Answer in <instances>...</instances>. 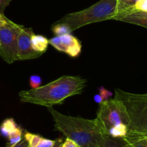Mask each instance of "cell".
<instances>
[{
	"instance_id": "cell-1",
	"label": "cell",
	"mask_w": 147,
	"mask_h": 147,
	"mask_svg": "<svg viewBox=\"0 0 147 147\" xmlns=\"http://www.w3.org/2000/svg\"><path fill=\"white\" fill-rule=\"evenodd\" d=\"M87 80L80 76H63L46 85L19 92L21 102L46 107L60 105L66 99L81 94Z\"/></svg>"
},
{
	"instance_id": "cell-2",
	"label": "cell",
	"mask_w": 147,
	"mask_h": 147,
	"mask_svg": "<svg viewBox=\"0 0 147 147\" xmlns=\"http://www.w3.org/2000/svg\"><path fill=\"white\" fill-rule=\"evenodd\" d=\"M54 121L56 130L72 140L79 147H102L106 136L97 118L85 119L66 115L53 107H48Z\"/></svg>"
},
{
	"instance_id": "cell-3",
	"label": "cell",
	"mask_w": 147,
	"mask_h": 147,
	"mask_svg": "<svg viewBox=\"0 0 147 147\" xmlns=\"http://www.w3.org/2000/svg\"><path fill=\"white\" fill-rule=\"evenodd\" d=\"M123 11L119 0H100L87 9L67 14L57 22L68 25L73 32L90 24L113 20Z\"/></svg>"
},
{
	"instance_id": "cell-4",
	"label": "cell",
	"mask_w": 147,
	"mask_h": 147,
	"mask_svg": "<svg viewBox=\"0 0 147 147\" xmlns=\"http://www.w3.org/2000/svg\"><path fill=\"white\" fill-rule=\"evenodd\" d=\"M122 104L128 118V131L147 134V100L140 94L127 92L116 88L115 97Z\"/></svg>"
},
{
	"instance_id": "cell-5",
	"label": "cell",
	"mask_w": 147,
	"mask_h": 147,
	"mask_svg": "<svg viewBox=\"0 0 147 147\" xmlns=\"http://www.w3.org/2000/svg\"><path fill=\"white\" fill-rule=\"evenodd\" d=\"M96 118L105 136H107L108 131L114 127L122 124L128 126L126 113L122 104L115 98L105 100L100 103Z\"/></svg>"
},
{
	"instance_id": "cell-6",
	"label": "cell",
	"mask_w": 147,
	"mask_h": 147,
	"mask_svg": "<svg viewBox=\"0 0 147 147\" xmlns=\"http://www.w3.org/2000/svg\"><path fill=\"white\" fill-rule=\"evenodd\" d=\"M15 24L8 20L0 26V56L9 64L18 61V34Z\"/></svg>"
},
{
	"instance_id": "cell-7",
	"label": "cell",
	"mask_w": 147,
	"mask_h": 147,
	"mask_svg": "<svg viewBox=\"0 0 147 147\" xmlns=\"http://www.w3.org/2000/svg\"><path fill=\"white\" fill-rule=\"evenodd\" d=\"M18 34V61H25L39 58L42 53L36 52L32 47L31 39L34 35L32 28H27L15 24Z\"/></svg>"
},
{
	"instance_id": "cell-8",
	"label": "cell",
	"mask_w": 147,
	"mask_h": 147,
	"mask_svg": "<svg viewBox=\"0 0 147 147\" xmlns=\"http://www.w3.org/2000/svg\"><path fill=\"white\" fill-rule=\"evenodd\" d=\"M49 44L59 51L73 58L77 57L82 51L81 42L71 34L53 37L49 39Z\"/></svg>"
},
{
	"instance_id": "cell-9",
	"label": "cell",
	"mask_w": 147,
	"mask_h": 147,
	"mask_svg": "<svg viewBox=\"0 0 147 147\" xmlns=\"http://www.w3.org/2000/svg\"><path fill=\"white\" fill-rule=\"evenodd\" d=\"M113 20L147 28V12L136 9L133 7L118 14Z\"/></svg>"
},
{
	"instance_id": "cell-10",
	"label": "cell",
	"mask_w": 147,
	"mask_h": 147,
	"mask_svg": "<svg viewBox=\"0 0 147 147\" xmlns=\"http://www.w3.org/2000/svg\"><path fill=\"white\" fill-rule=\"evenodd\" d=\"M126 147H147V134L129 132L121 139Z\"/></svg>"
},
{
	"instance_id": "cell-11",
	"label": "cell",
	"mask_w": 147,
	"mask_h": 147,
	"mask_svg": "<svg viewBox=\"0 0 147 147\" xmlns=\"http://www.w3.org/2000/svg\"><path fill=\"white\" fill-rule=\"evenodd\" d=\"M31 43H32V49L35 51L43 54L47 50L49 45V40L43 35L34 34L32 36Z\"/></svg>"
},
{
	"instance_id": "cell-12",
	"label": "cell",
	"mask_w": 147,
	"mask_h": 147,
	"mask_svg": "<svg viewBox=\"0 0 147 147\" xmlns=\"http://www.w3.org/2000/svg\"><path fill=\"white\" fill-rule=\"evenodd\" d=\"M18 127L13 118H7L3 121L0 126V133L2 136L8 138Z\"/></svg>"
},
{
	"instance_id": "cell-13",
	"label": "cell",
	"mask_w": 147,
	"mask_h": 147,
	"mask_svg": "<svg viewBox=\"0 0 147 147\" xmlns=\"http://www.w3.org/2000/svg\"><path fill=\"white\" fill-rule=\"evenodd\" d=\"M51 30L52 31H53V33L56 35V36L71 34V32H72L68 25L57 22H56L53 25H52Z\"/></svg>"
},
{
	"instance_id": "cell-14",
	"label": "cell",
	"mask_w": 147,
	"mask_h": 147,
	"mask_svg": "<svg viewBox=\"0 0 147 147\" xmlns=\"http://www.w3.org/2000/svg\"><path fill=\"white\" fill-rule=\"evenodd\" d=\"M102 147H126V146L124 145L122 140H121V141H120V139H118V138H112V137L106 136L104 138Z\"/></svg>"
},
{
	"instance_id": "cell-15",
	"label": "cell",
	"mask_w": 147,
	"mask_h": 147,
	"mask_svg": "<svg viewBox=\"0 0 147 147\" xmlns=\"http://www.w3.org/2000/svg\"><path fill=\"white\" fill-rule=\"evenodd\" d=\"M24 137L23 133H22V130L20 127H18L9 137V145L10 146H15L17 144L20 142L22 138Z\"/></svg>"
},
{
	"instance_id": "cell-16",
	"label": "cell",
	"mask_w": 147,
	"mask_h": 147,
	"mask_svg": "<svg viewBox=\"0 0 147 147\" xmlns=\"http://www.w3.org/2000/svg\"><path fill=\"white\" fill-rule=\"evenodd\" d=\"M41 84V78L39 76H32L30 78V85L32 89H36L40 87Z\"/></svg>"
},
{
	"instance_id": "cell-17",
	"label": "cell",
	"mask_w": 147,
	"mask_h": 147,
	"mask_svg": "<svg viewBox=\"0 0 147 147\" xmlns=\"http://www.w3.org/2000/svg\"><path fill=\"white\" fill-rule=\"evenodd\" d=\"M13 0H0V15H4L5 9Z\"/></svg>"
},
{
	"instance_id": "cell-18",
	"label": "cell",
	"mask_w": 147,
	"mask_h": 147,
	"mask_svg": "<svg viewBox=\"0 0 147 147\" xmlns=\"http://www.w3.org/2000/svg\"><path fill=\"white\" fill-rule=\"evenodd\" d=\"M61 147H79V146L74 141L66 138V141L63 143Z\"/></svg>"
},
{
	"instance_id": "cell-19",
	"label": "cell",
	"mask_w": 147,
	"mask_h": 147,
	"mask_svg": "<svg viewBox=\"0 0 147 147\" xmlns=\"http://www.w3.org/2000/svg\"><path fill=\"white\" fill-rule=\"evenodd\" d=\"M100 95H101V97H102L103 100H107V97H109L110 96L112 95V94L110 92H108L107 90H105L103 87H102L101 88V91H100Z\"/></svg>"
},
{
	"instance_id": "cell-20",
	"label": "cell",
	"mask_w": 147,
	"mask_h": 147,
	"mask_svg": "<svg viewBox=\"0 0 147 147\" xmlns=\"http://www.w3.org/2000/svg\"><path fill=\"white\" fill-rule=\"evenodd\" d=\"M13 147H29V145H28V143L27 141V140L23 137L22 139L18 144L14 146Z\"/></svg>"
},
{
	"instance_id": "cell-21",
	"label": "cell",
	"mask_w": 147,
	"mask_h": 147,
	"mask_svg": "<svg viewBox=\"0 0 147 147\" xmlns=\"http://www.w3.org/2000/svg\"><path fill=\"white\" fill-rule=\"evenodd\" d=\"M121 2L125 4V5L128 7H132L138 2V0H120Z\"/></svg>"
},
{
	"instance_id": "cell-22",
	"label": "cell",
	"mask_w": 147,
	"mask_h": 147,
	"mask_svg": "<svg viewBox=\"0 0 147 147\" xmlns=\"http://www.w3.org/2000/svg\"><path fill=\"white\" fill-rule=\"evenodd\" d=\"M94 101H95L96 102L100 104V103H101L102 102L104 101V100H103L102 97H101V95H100V94H96V95L94 96Z\"/></svg>"
},
{
	"instance_id": "cell-23",
	"label": "cell",
	"mask_w": 147,
	"mask_h": 147,
	"mask_svg": "<svg viewBox=\"0 0 147 147\" xmlns=\"http://www.w3.org/2000/svg\"><path fill=\"white\" fill-rule=\"evenodd\" d=\"M62 144H63V140L61 138H59V139L56 140V143H55L53 147H61Z\"/></svg>"
},
{
	"instance_id": "cell-24",
	"label": "cell",
	"mask_w": 147,
	"mask_h": 147,
	"mask_svg": "<svg viewBox=\"0 0 147 147\" xmlns=\"http://www.w3.org/2000/svg\"><path fill=\"white\" fill-rule=\"evenodd\" d=\"M8 20L7 18L5 16V15H0V23H3V22H6Z\"/></svg>"
},
{
	"instance_id": "cell-25",
	"label": "cell",
	"mask_w": 147,
	"mask_h": 147,
	"mask_svg": "<svg viewBox=\"0 0 147 147\" xmlns=\"http://www.w3.org/2000/svg\"><path fill=\"white\" fill-rule=\"evenodd\" d=\"M141 94V96L142 97H144V99H146L147 100V93H146V94Z\"/></svg>"
},
{
	"instance_id": "cell-26",
	"label": "cell",
	"mask_w": 147,
	"mask_h": 147,
	"mask_svg": "<svg viewBox=\"0 0 147 147\" xmlns=\"http://www.w3.org/2000/svg\"><path fill=\"white\" fill-rule=\"evenodd\" d=\"M8 20H9V19H8ZM7 21H6V22H7ZM3 22V23H0V26H1V25H3V24H5V22Z\"/></svg>"
},
{
	"instance_id": "cell-27",
	"label": "cell",
	"mask_w": 147,
	"mask_h": 147,
	"mask_svg": "<svg viewBox=\"0 0 147 147\" xmlns=\"http://www.w3.org/2000/svg\"><path fill=\"white\" fill-rule=\"evenodd\" d=\"M14 146H10V145H9V146H7V147H13Z\"/></svg>"
},
{
	"instance_id": "cell-28",
	"label": "cell",
	"mask_w": 147,
	"mask_h": 147,
	"mask_svg": "<svg viewBox=\"0 0 147 147\" xmlns=\"http://www.w3.org/2000/svg\"></svg>"
},
{
	"instance_id": "cell-29",
	"label": "cell",
	"mask_w": 147,
	"mask_h": 147,
	"mask_svg": "<svg viewBox=\"0 0 147 147\" xmlns=\"http://www.w3.org/2000/svg\"></svg>"
}]
</instances>
